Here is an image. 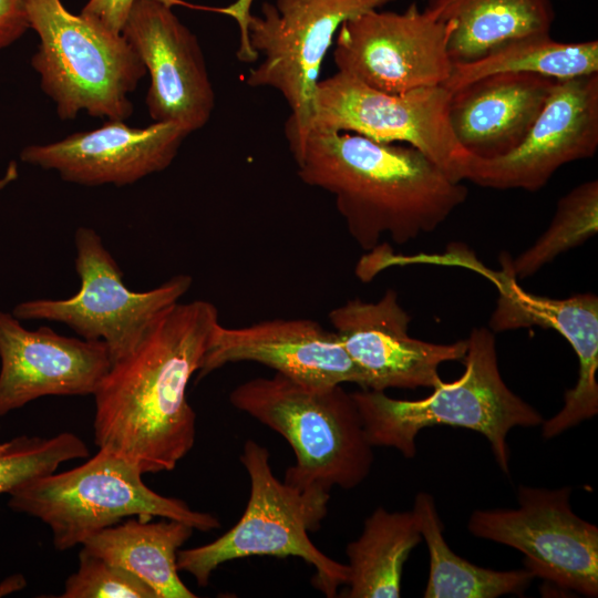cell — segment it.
Instances as JSON below:
<instances>
[{
    "label": "cell",
    "instance_id": "obj_28",
    "mask_svg": "<svg viewBox=\"0 0 598 598\" xmlns=\"http://www.w3.org/2000/svg\"><path fill=\"white\" fill-rule=\"evenodd\" d=\"M61 598H157L154 590L126 569L81 548L79 568Z\"/></svg>",
    "mask_w": 598,
    "mask_h": 598
},
{
    "label": "cell",
    "instance_id": "obj_14",
    "mask_svg": "<svg viewBox=\"0 0 598 598\" xmlns=\"http://www.w3.org/2000/svg\"><path fill=\"white\" fill-rule=\"evenodd\" d=\"M598 148V73L557 80L523 142L497 158L472 156L466 181L494 189L543 188L565 164Z\"/></svg>",
    "mask_w": 598,
    "mask_h": 598
},
{
    "label": "cell",
    "instance_id": "obj_5",
    "mask_svg": "<svg viewBox=\"0 0 598 598\" xmlns=\"http://www.w3.org/2000/svg\"><path fill=\"white\" fill-rule=\"evenodd\" d=\"M240 462L250 480V495L240 519L215 540L177 553V568L206 587L221 564L251 556L299 557L315 570L312 584L327 597L347 585L348 565L331 559L311 542L309 533L320 527L328 513L329 491L300 489L279 481L269 463V452L252 440L244 444Z\"/></svg>",
    "mask_w": 598,
    "mask_h": 598
},
{
    "label": "cell",
    "instance_id": "obj_29",
    "mask_svg": "<svg viewBox=\"0 0 598 598\" xmlns=\"http://www.w3.org/2000/svg\"><path fill=\"white\" fill-rule=\"evenodd\" d=\"M136 0H87L81 14L109 31L122 34V29Z\"/></svg>",
    "mask_w": 598,
    "mask_h": 598
},
{
    "label": "cell",
    "instance_id": "obj_12",
    "mask_svg": "<svg viewBox=\"0 0 598 598\" xmlns=\"http://www.w3.org/2000/svg\"><path fill=\"white\" fill-rule=\"evenodd\" d=\"M453 29L415 2L402 12L372 10L340 27L333 61L339 72L386 93L444 85Z\"/></svg>",
    "mask_w": 598,
    "mask_h": 598
},
{
    "label": "cell",
    "instance_id": "obj_30",
    "mask_svg": "<svg viewBox=\"0 0 598 598\" xmlns=\"http://www.w3.org/2000/svg\"><path fill=\"white\" fill-rule=\"evenodd\" d=\"M29 29L25 0H0V50L10 47Z\"/></svg>",
    "mask_w": 598,
    "mask_h": 598
},
{
    "label": "cell",
    "instance_id": "obj_21",
    "mask_svg": "<svg viewBox=\"0 0 598 598\" xmlns=\"http://www.w3.org/2000/svg\"><path fill=\"white\" fill-rule=\"evenodd\" d=\"M193 530L176 519L128 517L90 537L81 547L135 575L157 598H195L177 568V553Z\"/></svg>",
    "mask_w": 598,
    "mask_h": 598
},
{
    "label": "cell",
    "instance_id": "obj_9",
    "mask_svg": "<svg viewBox=\"0 0 598 598\" xmlns=\"http://www.w3.org/2000/svg\"><path fill=\"white\" fill-rule=\"evenodd\" d=\"M79 291L66 299H33L13 308L19 320H48L70 327L81 338L101 340L114 363L128 355L157 316L189 290L193 278L176 275L146 291H133L102 237L90 227L74 235Z\"/></svg>",
    "mask_w": 598,
    "mask_h": 598
},
{
    "label": "cell",
    "instance_id": "obj_8",
    "mask_svg": "<svg viewBox=\"0 0 598 598\" xmlns=\"http://www.w3.org/2000/svg\"><path fill=\"white\" fill-rule=\"evenodd\" d=\"M252 0H237L224 9L246 24L252 51L262 61L248 73L251 87H270L286 100L290 115L285 125L288 144L310 130L313 100L323 59L340 27L394 0H275L250 14Z\"/></svg>",
    "mask_w": 598,
    "mask_h": 598
},
{
    "label": "cell",
    "instance_id": "obj_19",
    "mask_svg": "<svg viewBox=\"0 0 598 598\" xmlns=\"http://www.w3.org/2000/svg\"><path fill=\"white\" fill-rule=\"evenodd\" d=\"M0 416L47 395H93L111 368L101 340L28 330L0 310Z\"/></svg>",
    "mask_w": 598,
    "mask_h": 598
},
{
    "label": "cell",
    "instance_id": "obj_2",
    "mask_svg": "<svg viewBox=\"0 0 598 598\" xmlns=\"http://www.w3.org/2000/svg\"><path fill=\"white\" fill-rule=\"evenodd\" d=\"M288 145L299 178L334 198L350 236L364 251L385 235L404 245L434 231L467 198L463 182L406 144L312 128Z\"/></svg>",
    "mask_w": 598,
    "mask_h": 598
},
{
    "label": "cell",
    "instance_id": "obj_20",
    "mask_svg": "<svg viewBox=\"0 0 598 598\" xmlns=\"http://www.w3.org/2000/svg\"><path fill=\"white\" fill-rule=\"evenodd\" d=\"M556 81L532 73H496L451 92L448 122L456 141L476 158L508 154L527 135Z\"/></svg>",
    "mask_w": 598,
    "mask_h": 598
},
{
    "label": "cell",
    "instance_id": "obj_1",
    "mask_svg": "<svg viewBox=\"0 0 598 598\" xmlns=\"http://www.w3.org/2000/svg\"><path fill=\"white\" fill-rule=\"evenodd\" d=\"M219 323L217 308L206 300L178 301L157 316L137 347L111 364L93 394L99 448L142 474L176 467L196 436L187 386Z\"/></svg>",
    "mask_w": 598,
    "mask_h": 598
},
{
    "label": "cell",
    "instance_id": "obj_4",
    "mask_svg": "<svg viewBox=\"0 0 598 598\" xmlns=\"http://www.w3.org/2000/svg\"><path fill=\"white\" fill-rule=\"evenodd\" d=\"M229 401L290 444L296 463L285 483L300 489H352L371 472L373 446L352 393L342 385L315 389L275 373L239 384Z\"/></svg>",
    "mask_w": 598,
    "mask_h": 598
},
{
    "label": "cell",
    "instance_id": "obj_17",
    "mask_svg": "<svg viewBox=\"0 0 598 598\" xmlns=\"http://www.w3.org/2000/svg\"><path fill=\"white\" fill-rule=\"evenodd\" d=\"M243 361L267 365L302 385L324 389L354 383L367 389L362 370L334 331L310 319H271L239 328L216 327L197 380Z\"/></svg>",
    "mask_w": 598,
    "mask_h": 598
},
{
    "label": "cell",
    "instance_id": "obj_6",
    "mask_svg": "<svg viewBox=\"0 0 598 598\" xmlns=\"http://www.w3.org/2000/svg\"><path fill=\"white\" fill-rule=\"evenodd\" d=\"M25 6L39 38L31 65L60 120L81 112L105 121L130 117L128 95L146 70L125 38L72 13L62 0H25Z\"/></svg>",
    "mask_w": 598,
    "mask_h": 598
},
{
    "label": "cell",
    "instance_id": "obj_10",
    "mask_svg": "<svg viewBox=\"0 0 598 598\" xmlns=\"http://www.w3.org/2000/svg\"><path fill=\"white\" fill-rule=\"evenodd\" d=\"M450 96L443 85L386 93L337 71L317 84L310 130L349 132L375 142L410 145L452 179L463 182L472 155L452 132Z\"/></svg>",
    "mask_w": 598,
    "mask_h": 598
},
{
    "label": "cell",
    "instance_id": "obj_3",
    "mask_svg": "<svg viewBox=\"0 0 598 598\" xmlns=\"http://www.w3.org/2000/svg\"><path fill=\"white\" fill-rule=\"evenodd\" d=\"M466 342L463 374L452 382L442 381L423 399L399 400L384 391L363 389L352 393L373 447H393L412 458L421 430L435 425L465 427L486 437L497 465L509 473V431L540 426L545 419L503 380L491 329L473 328Z\"/></svg>",
    "mask_w": 598,
    "mask_h": 598
},
{
    "label": "cell",
    "instance_id": "obj_25",
    "mask_svg": "<svg viewBox=\"0 0 598 598\" xmlns=\"http://www.w3.org/2000/svg\"><path fill=\"white\" fill-rule=\"evenodd\" d=\"M496 73H532L554 80L598 73V41L567 43L550 34L518 38L476 61L453 64L443 86L453 92Z\"/></svg>",
    "mask_w": 598,
    "mask_h": 598
},
{
    "label": "cell",
    "instance_id": "obj_13",
    "mask_svg": "<svg viewBox=\"0 0 598 598\" xmlns=\"http://www.w3.org/2000/svg\"><path fill=\"white\" fill-rule=\"evenodd\" d=\"M171 3L136 0L122 35L150 75L145 104L153 122L174 123L189 135L210 120L215 92L197 37Z\"/></svg>",
    "mask_w": 598,
    "mask_h": 598
},
{
    "label": "cell",
    "instance_id": "obj_31",
    "mask_svg": "<svg viewBox=\"0 0 598 598\" xmlns=\"http://www.w3.org/2000/svg\"><path fill=\"white\" fill-rule=\"evenodd\" d=\"M27 585L22 575H13L0 584V597L19 591Z\"/></svg>",
    "mask_w": 598,
    "mask_h": 598
},
{
    "label": "cell",
    "instance_id": "obj_26",
    "mask_svg": "<svg viewBox=\"0 0 598 598\" xmlns=\"http://www.w3.org/2000/svg\"><path fill=\"white\" fill-rule=\"evenodd\" d=\"M598 231V181L584 182L557 203L547 229L535 243L511 258V269L518 278H528L561 254L574 249Z\"/></svg>",
    "mask_w": 598,
    "mask_h": 598
},
{
    "label": "cell",
    "instance_id": "obj_22",
    "mask_svg": "<svg viewBox=\"0 0 598 598\" xmlns=\"http://www.w3.org/2000/svg\"><path fill=\"white\" fill-rule=\"evenodd\" d=\"M426 10L453 22L448 54L453 64L476 61L518 38L550 34L551 0H426Z\"/></svg>",
    "mask_w": 598,
    "mask_h": 598
},
{
    "label": "cell",
    "instance_id": "obj_11",
    "mask_svg": "<svg viewBox=\"0 0 598 598\" xmlns=\"http://www.w3.org/2000/svg\"><path fill=\"white\" fill-rule=\"evenodd\" d=\"M571 487L519 485L518 507L476 509L467 522L475 537L519 550L534 577L598 596V527L575 514Z\"/></svg>",
    "mask_w": 598,
    "mask_h": 598
},
{
    "label": "cell",
    "instance_id": "obj_18",
    "mask_svg": "<svg viewBox=\"0 0 598 598\" xmlns=\"http://www.w3.org/2000/svg\"><path fill=\"white\" fill-rule=\"evenodd\" d=\"M188 134L174 123L134 127L106 120L97 128L73 133L48 144L25 146L27 164L56 172L69 183L83 186L134 184L166 169Z\"/></svg>",
    "mask_w": 598,
    "mask_h": 598
},
{
    "label": "cell",
    "instance_id": "obj_23",
    "mask_svg": "<svg viewBox=\"0 0 598 598\" xmlns=\"http://www.w3.org/2000/svg\"><path fill=\"white\" fill-rule=\"evenodd\" d=\"M422 542L412 511L378 507L364 520L361 535L349 543L348 598H398L404 563Z\"/></svg>",
    "mask_w": 598,
    "mask_h": 598
},
{
    "label": "cell",
    "instance_id": "obj_7",
    "mask_svg": "<svg viewBox=\"0 0 598 598\" xmlns=\"http://www.w3.org/2000/svg\"><path fill=\"white\" fill-rule=\"evenodd\" d=\"M142 475L123 457L99 448L76 467L38 477L13 491L8 506L44 523L60 551L82 546L128 517L176 519L200 532L220 527L216 516L152 491Z\"/></svg>",
    "mask_w": 598,
    "mask_h": 598
},
{
    "label": "cell",
    "instance_id": "obj_16",
    "mask_svg": "<svg viewBox=\"0 0 598 598\" xmlns=\"http://www.w3.org/2000/svg\"><path fill=\"white\" fill-rule=\"evenodd\" d=\"M511 258L502 254V270L486 269L484 274L498 290L491 330L501 332L535 326L553 329L567 340L578 358L575 386L565 392L558 413L540 425L543 436L553 439L598 413V297L586 292L554 299L527 292L512 272Z\"/></svg>",
    "mask_w": 598,
    "mask_h": 598
},
{
    "label": "cell",
    "instance_id": "obj_27",
    "mask_svg": "<svg viewBox=\"0 0 598 598\" xmlns=\"http://www.w3.org/2000/svg\"><path fill=\"white\" fill-rule=\"evenodd\" d=\"M89 456L86 444L63 432L50 439L17 436L0 444V495L56 472L61 464Z\"/></svg>",
    "mask_w": 598,
    "mask_h": 598
},
{
    "label": "cell",
    "instance_id": "obj_15",
    "mask_svg": "<svg viewBox=\"0 0 598 598\" xmlns=\"http://www.w3.org/2000/svg\"><path fill=\"white\" fill-rule=\"evenodd\" d=\"M329 320L364 373L365 390L434 389L443 381L440 365L462 361L467 349L466 339L435 343L411 337V317L394 289H386L374 302L350 299L332 309Z\"/></svg>",
    "mask_w": 598,
    "mask_h": 598
},
{
    "label": "cell",
    "instance_id": "obj_24",
    "mask_svg": "<svg viewBox=\"0 0 598 598\" xmlns=\"http://www.w3.org/2000/svg\"><path fill=\"white\" fill-rule=\"evenodd\" d=\"M430 556L425 598H497L520 595L535 578L526 568L494 570L476 566L456 555L443 535L434 497L420 492L412 509Z\"/></svg>",
    "mask_w": 598,
    "mask_h": 598
}]
</instances>
